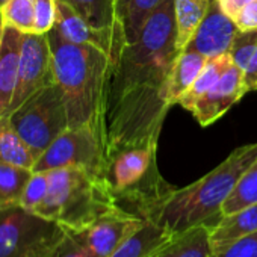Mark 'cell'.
Returning a JSON list of instances; mask_svg holds the SVG:
<instances>
[{
  "mask_svg": "<svg viewBox=\"0 0 257 257\" xmlns=\"http://www.w3.org/2000/svg\"><path fill=\"white\" fill-rule=\"evenodd\" d=\"M231 56L228 53L221 55L218 58H212L207 61L206 67L200 73V76L195 79V82L191 85V88L180 97L179 104L185 107L188 112L192 110L194 104L200 100V97L215 83V80L221 76V73L225 70V67L231 62Z\"/></svg>",
  "mask_w": 257,
  "mask_h": 257,
  "instance_id": "cb8c5ba5",
  "label": "cell"
},
{
  "mask_svg": "<svg viewBox=\"0 0 257 257\" xmlns=\"http://www.w3.org/2000/svg\"><path fill=\"white\" fill-rule=\"evenodd\" d=\"M254 0H218L219 8L222 10V13L225 16H228L230 19H236V16Z\"/></svg>",
  "mask_w": 257,
  "mask_h": 257,
  "instance_id": "836d02e7",
  "label": "cell"
},
{
  "mask_svg": "<svg viewBox=\"0 0 257 257\" xmlns=\"http://www.w3.org/2000/svg\"><path fill=\"white\" fill-rule=\"evenodd\" d=\"M8 116L37 161L70 127L64 94L56 82L32 94Z\"/></svg>",
  "mask_w": 257,
  "mask_h": 257,
  "instance_id": "8992f818",
  "label": "cell"
},
{
  "mask_svg": "<svg viewBox=\"0 0 257 257\" xmlns=\"http://www.w3.org/2000/svg\"><path fill=\"white\" fill-rule=\"evenodd\" d=\"M32 173L28 168L0 162V209L22 204V197Z\"/></svg>",
  "mask_w": 257,
  "mask_h": 257,
  "instance_id": "603a6c76",
  "label": "cell"
},
{
  "mask_svg": "<svg viewBox=\"0 0 257 257\" xmlns=\"http://www.w3.org/2000/svg\"><path fill=\"white\" fill-rule=\"evenodd\" d=\"M0 162L34 171L37 158L19 135L8 115L0 116Z\"/></svg>",
  "mask_w": 257,
  "mask_h": 257,
  "instance_id": "ffe728a7",
  "label": "cell"
},
{
  "mask_svg": "<svg viewBox=\"0 0 257 257\" xmlns=\"http://www.w3.org/2000/svg\"><path fill=\"white\" fill-rule=\"evenodd\" d=\"M255 231H257V203L228 216H222L210 228V242H212L213 252L222 249L233 240Z\"/></svg>",
  "mask_w": 257,
  "mask_h": 257,
  "instance_id": "e0dca14e",
  "label": "cell"
},
{
  "mask_svg": "<svg viewBox=\"0 0 257 257\" xmlns=\"http://www.w3.org/2000/svg\"><path fill=\"white\" fill-rule=\"evenodd\" d=\"M49 189L35 213L56 221L68 231L82 230L118 209L103 180L74 167L47 171Z\"/></svg>",
  "mask_w": 257,
  "mask_h": 257,
  "instance_id": "5b68a950",
  "label": "cell"
},
{
  "mask_svg": "<svg viewBox=\"0 0 257 257\" xmlns=\"http://www.w3.org/2000/svg\"><path fill=\"white\" fill-rule=\"evenodd\" d=\"M103 182L115 206L143 219H153L174 189L158 167V147H131L106 156Z\"/></svg>",
  "mask_w": 257,
  "mask_h": 257,
  "instance_id": "277c9868",
  "label": "cell"
},
{
  "mask_svg": "<svg viewBox=\"0 0 257 257\" xmlns=\"http://www.w3.org/2000/svg\"><path fill=\"white\" fill-rule=\"evenodd\" d=\"M5 22H4V14H2V10H0V44H2V40H4V32H5Z\"/></svg>",
  "mask_w": 257,
  "mask_h": 257,
  "instance_id": "e575fe53",
  "label": "cell"
},
{
  "mask_svg": "<svg viewBox=\"0 0 257 257\" xmlns=\"http://www.w3.org/2000/svg\"><path fill=\"white\" fill-rule=\"evenodd\" d=\"M255 49H257V29L255 31H237L230 46L228 55L231 56L233 62L243 71Z\"/></svg>",
  "mask_w": 257,
  "mask_h": 257,
  "instance_id": "4316f807",
  "label": "cell"
},
{
  "mask_svg": "<svg viewBox=\"0 0 257 257\" xmlns=\"http://www.w3.org/2000/svg\"><path fill=\"white\" fill-rule=\"evenodd\" d=\"M34 10L35 0H10L2 8L4 22L22 34L34 32Z\"/></svg>",
  "mask_w": 257,
  "mask_h": 257,
  "instance_id": "484cf974",
  "label": "cell"
},
{
  "mask_svg": "<svg viewBox=\"0 0 257 257\" xmlns=\"http://www.w3.org/2000/svg\"><path fill=\"white\" fill-rule=\"evenodd\" d=\"M212 257H257V231L245 234L219 251H215Z\"/></svg>",
  "mask_w": 257,
  "mask_h": 257,
  "instance_id": "f546056e",
  "label": "cell"
},
{
  "mask_svg": "<svg viewBox=\"0 0 257 257\" xmlns=\"http://www.w3.org/2000/svg\"><path fill=\"white\" fill-rule=\"evenodd\" d=\"M174 0L152 14L137 41L112 62L106 98V156L131 147H158L171 107L168 80L179 55Z\"/></svg>",
  "mask_w": 257,
  "mask_h": 257,
  "instance_id": "6da1fadb",
  "label": "cell"
},
{
  "mask_svg": "<svg viewBox=\"0 0 257 257\" xmlns=\"http://www.w3.org/2000/svg\"><path fill=\"white\" fill-rule=\"evenodd\" d=\"M67 230L22 206L0 209V257H50Z\"/></svg>",
  "mask_w": 257,
  "mask_h": 257,
  "instance_id": "52a82bcc",
  "label": "cell"
},
{
  "mask_svg": "<svg viewBox=\"0 0 257 257\" xmlns=\"http://www.w3.org/2000/svg\"><path fill=\"white\" fill-rule=\"evenodd\" d=\"M210 227L197 225L173 234L147 257H212Z\"/></svg>",
  "mask_w": 257,
  "mask_h": 257,
  "instance_id": "9a60e30c",
  "label": "cell"
},
{
  "mask_svg": "<svg viewBox=\"0 0 257 257\" xmlns=\"http://www.w3.org/2000/svg\"><path fill=\"white\" fill-rule=\"evenodd\" d=\"M22 41L23 34L20 31L11 26L5 28L4 40L0 44V116L8 115L11 101L14 98Z\"/></svg>",
  "mask_w": 257,
  "mask_h": 257,
  "instance_id": "5bb4252c",
  "label": "cell"
},
{
  "mask_svg": "<svg viewBox=\"0 0 257 257\" xmlns=\"http://www.w3.org/2000/svg\"><path fill=\"white\" fill-rule=\"evenodd\" d=\"M8 2H10V0H0V10H2V8H4V7L8 4Z\"/></svg>",
  "mask_w": 257,
  "mask_h": 257,
  "instance_id": "d590c367",
  "label": "cell"
},
{
  "mask_svg": "<svg viewBox=\"0 0 257 257\" xmlns=\"http://www.w3.org/2000/svg\"><path fill=\"white\" fill-rule=\"evenodd\" d=\"M53 82L52 50L47 34H23L17 86L8 113L16 110L32 94Z\"/></svg>",
  "mask_w": 257,
  "mask_h": 257,
  "instance_id": "9c48e42d",
  "label": "cell"
},
{
  "mask_svg": "<svg viewBox=\"0 0 257 257\" xmlns=\"http://www.w3.org/2000/svg\"><path fill=\"white\" fill-rule=\"evenodd\" d=\"M49 189V176L47 171H34L22 197V207L35 212L40 204L44 201Z\"/></svg>",
  "mask_w": 257,
  "mask_h": 257,
  "instance_id": "83f0119b",
  "label": "cell"
},
{
  "mask_svg": "<svg viewBox=\"0 0 257 257\" xmlns=\"http://www.w3.org/2000/svg\"><path fill=\"white\" fill-rule=\"evenodd\" d=\"M239 31H255L257 29V0L246 5L234 19Z\"/></svg>",
  "mask_w": 257,
  "mask_h": 257,
  "instance_id": "1f68e13d",
  "label": "cell"
},
{
  "mask_svg": "<svg viewBox=\"0 0 257 257\" xmlns=\"http://www.w3.org/2000/svg\"><path fill=\"white\" fill-rule=\"evenodd\" d=\"M237 31L239 29L234 20L222 13L218 0H212L206 16L200 22L185 49L194 50L207 59L218 58L228 53Z\"/></svg>",
  "mask_w": 257,
  "mask_h": 257,
  "instance_id": "4fadbf2b",
  "label": "cell"
},
{
  "mask_svg": "<svg viewBox=\"0 0 257 257\" xmlns=\"http://www.w3.org/2000/svg\"><path fill=\"white\" fill-rule=\"evenodd\" d=\"M74 167L103 180L106 168V141L89 125L68 127L38 158L34 171Z\"/></svg>",
  "mask_w": 257,
  "mask_h": 257,
  "instance_id": "ba28073f",
  "label": "cell"
},
{
  "mask_svg": "<svg viewBox=\"0 0 257 257\" xmlns=\"http://www.w3.org/2000/svg\"><path fill=\"white\" fill-rule=\"evenodd\" d=\"M246 92L243 71L231 61L215 83L194 104L191 113L201 127H207L219 119Z\"/></svg>",
  "mask_w": 257,
  "mask_h": 257,
  "instance_id": "8fae6325",
  "label": "cell"
},
{
  "mask_svg": "<svg viewBox=\"0 0 257 257\" xmlns=\"http://www.w3.org/2000/svg\"><path fill=\"white\" fill-rule=\"evenodd\" d=\"M243 82L245 86L249 91H257V49L254 50L249 62L246 64L243 70Z\"/></svg>",
  "mask_w": 257,
  "mask_h": 257,
  "instance_id": "d6a6232c",
  "label": "cell"
},
{
  "mask_svg": "<svg viewBox=\"0 0 257 257\" xmlns=\"http://www.w3.org/2000/svg\"><path fill=\"white\" fill-rule=\"evenodd\" d=\"M62 2L70 5L95 29L112 32L121 38L115 20V0H62Z\"/></svg>",
  "mask_w": 257,
  "mask_h": 257,
  "instance_id": "44dd1931",
  "label": "cell"
},
{
  "mask_svg": "<svg viewBox=\"0 0 257 257\" xmlns=\"http://www.w3.org/2000/svg\"><path fill=\"white\" fill-rule=\"evenodd\" d=\"M55 82L64 94L70 127L89 125L106 141L104 98L112 58L89 44L62 40L55 29L47 34Z\"/></svg>",
  "mask_w": 257,
  "mask_h": 257,
  "instance_id": "7a4b0ae2",
  "label": "cell"
},
{
  "mask_svg": "<svg viewBox=\"0 0 257 257\" xmlns=\"http://www.w3.org/2000/svg\"><path fill=\"white\" fill-rule=\"evenodd\" d=\"M56 2L58 0H35L34 10V32L49 34L55 28L56 22Z\"/></svg>",
  "mask_w": 257,
  "mask_h": 257,
  "instance_id": "f1b7e54d",
  "label": "cell"
},
{
  "mask_svg": "<svg viewBox=\"0 0 257 257\" xmlns=\"http://www.w3.org/2000/svg\"><path fill=\"white\" fill-rule=\"evenodd\" d=\"M255 159L257 143L237 147L216 168L197 182L185 188H174L159 206L153 221L170 234H177L197 225H209L212 228L222 218L224 201Z\"/></svg>",
  "mask_w": 257,
  "mask_h": 257,
  "instance_id": "3957f363",
  "label": "cell"
},
{
  "mask_svg": "<svg viewBox=\"0 0 257 257\" xmlns=\"http://www.w3.org/2000/svg\"><path fill=\"white\" fill-rule=\"evenodd\" d=\"M50 257H91V255L80 245V242L71 233L67 231V236L56 246V249L53 251Z\"/></svg>",
  "mask_w": 257,
  "mask_h": 257,
  "instance_id": "4dcf8cb0",
  "label": "cell"
},
{
  "mask_svg": "<svg viewBox=\"0 0 257 257\" xmlns=\"http://www.w3.org/2000/svg\"><path fill=\"white\" fill-rule=\"evenodd\" d=\"M171 236L173 234L153 219H146L144 224L109 257H147Z\"/></svg>",
  "mask_w": 257,
  "mask_h": 257,
  "instance_id": "d6986e66",
  "label": "cell"
},
{
  "mask_svg": "<svg viewBox=\"0 0 257 257\" xmlns=\"http://www.w3.org/2000/svg\"><path fill=\"white\" fill-rule=\"evenodd\" d=\"M207 61V58L194 50L185 49L179 52L168 80V98L171 106L179 104L180 97L191 88V85L206 67Z\"/></svg>",
  "mask_w": 257,
  "mask_h": 257,
  "instance_id": "ac0fdd59",
  "label": "cell"
},
{
  "mask_svg": "<svg viewBox=\"0 0 257 257\" xmlns=\"http://www.w3.org/2000/svg\"><path fill=\"white\" fill-rule=\"evenodd\" d=\"M58 35L73 44L95 46L110 55L112 62L116 61L121 49L125 46L121 38L112 32L100 31L91 26L80 14L62 0L56 2V22L53 28Z\"/></svg>",
  "mask_w": 257,
  "mask_h": 257,
  "instance_id": "7c38bea8",
  "label": "cell"
},
{
  "mask_svg": "<svg viewBox=\"0 0 257 257\" xmlns=\"http://www.w3.org/2000/svg\"><path fill=\"white\" fill-rule=\"evenodd\" d=\"M212 0H174L177 23V47L180 50L192 38L200 22L206 16Z\"/></svg>",
  "mask_w": 257,
  "mask_h": 257,
  "instance_id": "7402d4cb",
  "label": "cell"
},
{
  "mask_svg": "<svg viewBox=\"0 0 257 257\" xmlns=\"http://www.w3.org/2000/svg\"><path fill=\"white\" fill-rule=\"evenodd\" d=\"M254 203H257V159L240 176L234 189L224 201L221 213L222 216H228Z\"/></svg>",
  "mask_w": 257,
  "mask_h": 257,
  "instance_id": "d4e9b609",
  "label": "cell"
},
{
  "mask_svg": "<svg viewBox=\"0 0 257 257\" xmlns=\"http://www.w3.org/2000/svg\"><path fill=\"white\" fill-rule=\"evenodd\" d=\"M144 221L146 219L137 215L115 209L82 230L67 231L80 242L91 257H109L144 224Z\"/></svg>",
  "mask_w": 257,
  "mask_h": 257,
  "instance_id": "30bf717a",
  "label": "cell"
},
{
  "mask_svg": "<svg viewBox=\"0 0 257 257\" xmlns=\"http://www.w3.org/2000/svg\"><path fill=\"white\" fill-rule=\"evenodd\" d=\"M165 0H115V20L124 44L138 40L144 25Z\"/></svg>",
  "mask_w": 257,
  "mask_h": 257,
  "instance_id": "2e32d148",
  "label": "cell"
}]
</instances>
